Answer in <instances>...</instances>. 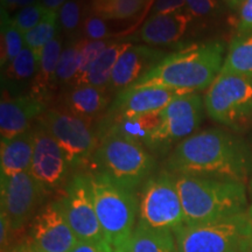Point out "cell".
I'll use <instances>...</instances> for the list:
<instances>
[{
    "mask_svg": "<svg viewBox=\"0 0 252 252\" xmlns=\"http://www.w3.org/2000/svg\"><path fill=\"white\" fill-rule=\"evenodd\" d=\"M163 168L174 175L209 176L244 184L252 173V151L237 135L212 128L176 145Z\"/></svg>",
    "mask_w": 252,
    "mask_h": 252,
    "instance_id": "obj_1",
    "label": "cell"
},
{
    "mask_svg": "<svg viewBox=\"0 0 252 252\" xmlns=\"http://www.w3.org/2000/svg\"><path fill=\"white\" fill-rule=\"evenodd\" d=\"M224 43L220 41L195 43L166 55L133 86L161 87L196 93L209 88L223 65Z\"/></svg>",
    "mask_w": 252,
    "mask_h": 252,
    "instance_id": "obj_2",
    "label": "cell"
},
{
    "mask_svg": "<svg viewBox=\"0 0 252 252\" xmlns=\"http://www.w3.org/2000/svg\"><path fill=\"white\" fill-rule=\"evenodd\" d=\"M174 179L186 225L217 222L247 213L243 182L185 174L174 175Z\"/></svg>",
    "mask_w": 252,
    "mask_h": 252,
    "instance_id": "obj_3",
    "label": "cell"
},
{
    "mask_svg": "<svg viewBox=\"0 0 252 252\" xmlns=\"http://www.w3.org/2000/svg\"><path fill=\"white\" fill-rule=\"evenodd\" d=\"M156 159L144 145L109 133L99 139L88 174L106 176L116 185L135 191L153 174Z\"/></svg>",
    "mask_w": 252,
    "mask_h": 252,
    "instance_id": "obj_4",
    "label": "cell"
},
{
    "mask_svg": "<svg viewBox=\"0 0 252 252\" xmlns=\"http://www.w3.org/2000/svg\"><path fill=\"white\" fill-rule=\"evenodd\" d=\"M94 203L104 238L112 252H127L135 230L139 200L134 191L116 185L106 176L89 174Z\"/></svg>",
    "mask_w": 252,
    "mask_h": 252,
    "instance_id": "obj_5",
    "label": "cell"
},
{
    "mask_svg": "<svg viewBox=\"0 0 252 252\" xmlns=\"http://www.w3.org/2000/svg\"><path fill=\"white\" fill-rule=\"evenodd\" d=\"M178 252H248L252 220L248 212L217 222L184 224L174 232Z\"/></svg>",
    "mask_w": 252,
    "mask_h": 252,
    "instance_id": "obj_6",
    "label": "cell"
},
{
    "mask_svg": "<svg viewBox=\"0 0 252 252\" xmlns=\"http://www.w3.org/2000/svg\"><path fill=\"white\" fill-rule=\"evenodd\" d=\"M37 123L60 145L71 172L87 173L99 145L94 127L62 108L47 109Z\"/></svg>",
    "mask_w": 252,
    "mask_h": 252,
    "instance_id": "obj_7",
    "label": "cell"
},
{
    "mask_svg": "<svg viewBox=\"0 0 252 252\" xmlns=\"http://www.w3.org/2000/svg\"><path fill=\"white\" fill-rule=\"evenodd\" d=\"M208 116L219 124L242 131L252 124V78L220 72L204 96Z\"/></svg>",
    "mask_w": 252,
    "mask_h": 252,
    "instance_id": "obj_8",
    "label": "cell"
},
{
    "mask_svg": "<svg viewBox=\"0 0 252 252\" xmlns=\"http://www.w3.org/2000/svg\"><path fill=\"white\" fill-rule=\"evenodd\" d=\"M138 222L156 230L175 232L185 224L174 175L167 169L152 174L141 186Z\"/></svg>",
    "mask_w": 252,
    "mask_h": 252,
    "instance_id": "obj_9",
    "label": "cell"
},
{
    "mask_svg": "<svg viewBox=\"0 0 252 252\" xmlns=\"http://www.w3.org/2000/svg\"><path fill=\"white\" fill-rule=\"evenodd\" d=\"M204 99L197 93L176 97L161 111V122L147 139L145 147L152 154L165 156L174 145L187 139L203 118Z\"/></svg>",
    "mask_w": 252,
    "mask_h": 252,
    "instance_id": "obj_10",
    "label": "cell"
},
{
    "mask_svg": "<svg viewBox=\"0 0 252 252\" xmlns=\"http://www.w3.org/2000/svg\"><path fill=\"white\" fill-rule=\"evenodd\" d=\"M60 200L78 241L108 244L94 209L91 178L88 173L78 172L72 174L62 190Z\"/></svg>",
    "mask_w": 252,
    "mask_h": 252,
    "instance_id": "obj_11",
    "label": "cell"
},
{
    "mask_svg": "<svg viewBox=\"0 0 252 252\" xmlns=\"http://www.w3.org/2000/svg\"><path fill=\"white\" fill-rule=\"evenodd\" d=\"M77 242L60 198L41 207L28 224L26 243L42 252H70Z\"/></svg>",
    "mask_w": 252,
    "mask_h": 252,
    "instance_id": "obj_12",
    "label": "cell"
},
{
    "mask_svg": "<svg viewBox=\"0 0 252 252\" xmlns=\"http://www.w3.org/2000/svg\"><path fill=\"white\" fill-rule=\"evenodd\" d=\"M188 93L161 87H130L117 94L103 117L97 122L98 132L122 119L138 117L151 112H159L176 97Z\"/></svg>",
    "mask_w": 252,
    "mask_h": 252,
    "instance_id": "obj_13",
    "label": "cell"
},
{
    "mask_svg": "<svg viewBox=\"0 0 252 252\" xmlns=\"http://www.w3.org/2000/svg\"><path fill=\"white\" fill-rule=\"evenodd\" d=\"M46 190L30 171L9 179H1V210L11 222L12 232H20L40 209Z\"/></svg>",
    "mask_w": 252,
    "mask_h": 252,
    "instance_id": "obj_14",
    "label": "cell"
},
{
    "mask_svg": "<svg viewBox=\"0 0 252 252\" xmlns=\"http://www.w3.org/2000/svg\"><path fill=\"white\" fill-rule=\"evenodd\" d=\"M34 131V151L30 172L47 194L63 190L70 176V166L54 138L36 123Z\"/></svg>",
    "mask_w": 252,
    "mask_h": 252,
    "instance_id": "obj_15",
    "label": "cell"
},
{
    "mask_svg": "<svg viewBox=\"0 0 252 252\" xmlns=\"http://www.w3.org/2000/svg\"><path fill=\"white\" fill-rule=\"evenodd\" d=\"M6 94V93H2ZM47 105L30 94L2 96L0 102V133L1 140H8L32 128L34 119L45 113Z\"/></svg>",
    "mask_w": 252,
    "mask_h": 252,
    "instance_id": "obj_16",
    "label": "cell"
},
{
    "mask_svg": "<svg viewBox=\"0 0 252 252\" xmlns=\"http://www.w3.org/2000/svg\"><path fill=\"white\" fill-rule=\"evenodd\" d=\"M165 52L143 45H132L118 60L108 91H121L133 86L165 58Z\"/></svg>",
    "mask_w": 252,
    "mask_h": 252,
    "instance_id": "obj_17",
    "label": "cell"
},
{
    "mask_svg": "<svg viewBox=\"0 0 252 252\" xmlns=\"http://www.w3.org/2000/svg\"><path fill=\"white\" fill-rule=\"evenodd\" d=\"M61 105L65 111L91 124L102 118L110 106L108 90L91 86L68 87L62 94Z\"/></svg>",
    "mask_w": 252,
    "mask_h": 252,
    "instance_id": "obj_18",
    "label": "cell"
},
{
    "mask_svg": "<svg viewBox=\"0 0 252 252\" xmlns=\"http://www.w3.org/2000/svg\"><path fill=\"white\" fill-rule=\"evenodd\" d=\"M190 13L182 11L152 15L139 31V39L147 45L166 46L180 41L191 23Z\"/></svg>",
    "mask_w": 252,
    "mask_h": 252,
    "instance_id": "obj_19",
    "label": "cell"
},
{
    "mask_svg": "<svg viewBox=\"0 0 252 252\" xmlns=\"http://www.w3.org/2000/svg\"><path fill=\"white\" fill-rule=\"evenodd\" d=\"M62 50L63 43L61 37L56 36L42 50L39 60V69L31 83L28 94L46 105H48L54 98L55 91L59 87L56 71Z\"/></svg>",
    "mask_w": 252,
    "mask_h": 252,
    "instance_id": "obj_20",
    "label": "cell"
},
{
    "mask_svg": "<svg viewBox=\"0 0 252 252\" xmlns=\"http://www.w3.org/2000/svg\"><path fill=\"white\" fill-rule=\"evenodd\" d=\"M33 151V127L12 139L1 140V147H0L1 179H9L23 172L30 171Z\"/></svg>",
    "mask_w": 252,
    "mask_h": 252,
    "instance_id": "obj_21",
    "label": "cell"
},
{
    "mask_svg": "<svg viewBox=\"0 0 252 252\" xmlns=\"http://www.w3.org/2000/svg\"><path fill=\"white\" fill-rule=\"evenodd\" d=\"M132 46L128 41H122V42H112L103 50L102 54L94 61L93 67L87 72V75L78 82L76 86H91L106 89L111 80L112 71L117 64L121 56ZM74 86V87H76Z\"/></svg>",
    "mask_w": 252,
    "mask_h": 252,
    "instance_id": "obj_22",
    "label": "cell"
},
{
    "mask_svg": "<svg viewBox=\"0 0 252 252\" xmlns=\"http://www.w3.org/2000/svg\"><path fill=\"white\" fill-rule=\"evenodd\" d=\"M160 122H161V111L151 112L138 116V117L122 119L104 130L98 131L97 135H98V139H100L103 135L109 133L119 134L145 146L151 133L159 126Z\"/></svg>",
    "mask_w": 252,
    "mask_h": 252,
    "instance_id": "obj_23",
    "label": "cell"
},
{
    "mask_svg": "<svg viewBox=\"0 0 252 252\" xmlns=\"http://www.w3.org/2000/svg\"><path fill=\"white\" fill-rule=\"evenodd\" d=\"M127 252H178L174 232L156 230L138 222Z\"/></svg>",
    "mask_w": 252,
    "mask_h": 252,
    "instance_id": "obj_24",
    "label": "cell"
},
{
    "mask_svg": "<svg viewBox=\"0 0 252 252\" xmlns=\"http://www.w3.org/2000/svg\"><path fill=\"white\" fill-rule=\"evenodd\" d=\"M220 72L252 78V32L237 34L232 39Z\"/></svg>",
    "mask_w": 252,
    "mask_h": 252,
    "instance_id": "obj_25",
    "label": "cell"
},
{
    "mask_svg": "<svg viewBox=\"0 0 252 252\" xmlns=\"http://www.w3.org/2000/svg\"><path fill=\"white\" fill-rule=\"evenodd\" d=\"M39 69V60L36 55L26 46L19 53L13 61L2 69V76L5 75L6 86H11L12 89L23 87L28 82L33 81Z\"/></svg>",
    "mask_w": 252,
    "mask_h": 252,
    "instance_id": "obj_26",
    "label": "cell"
},
{
    "mask_svg": "<svg viewBox=\"0 0 252 252\" xmlns=\"http://www.w3.org/2000/svg\"><path fill=\"white\" fill-rule=\"evenodd\" d=\"M147 0H91V13L105 20H127L143 11Z\"/></svg>",
    "mask_w": 252,
    "mask_h": 252,
    "instance_id": "obj_27",
    "label": "cell"
},
{
    "mask_svg": "<svg viewBox=\"0 0 252 252\" xmlns=\"http://www.w3.org/2000/svg\"><path fill=\"white\" fill-rule=\"evenodd\" d=\"M83 43L84 37L82 36L70 37V40L65 43L60 56L58 71H56L59 87H69L76 77L80 68L81 50Z\"/></svg>",
    "mask_w": 252,
    "mask_h": 252,
    "instance_id": "obj_28",
    "label": "cell"
},
{
    "mask_svg": "<svg viewBox=\"0 0 252 252\" xmlns=\"http://www.w3.org/2000/svg\"><path fill=\"white\" fill-rule=\"evenodd\" d=\"M58 20L59 12L47 11L46 15L40 21L39 25L24 35L25 43L36 55L37 60H40V56L42 54V50L45 49V47L58 36Z\"/></svg>",
    "mask_w": 252,
    "mask_h": 252,
    "instance_id": "obj_29",
    "label": "cell"
},
{
    "mask_svg": "<svg viewBox=\"0 0 252 252\" xmlns=\"http://www.w3.org/2000/svg\"><path fill=\"white\" fill-rule=\"evenodd\" d=\"M25 47L24 34L18 30L7 12L1 9V69L13 61Z\"/></svg>",
    "mask_w": 252,
    "mask_h": 252,
    "instance_id": "obj_30",
    "label": "cell"
},
{
    "mask_svg": "<svg viewBox=\"0 0 252 252\" xmlns=\"http://www.w3.org/2000/svg\"><path fill=\"white\" fill-rule=\"evenodd\" d=\"M82 15H83V1L68 0L59 11L60 28L63 33L71 35V37L76 36L77 31L81 28Z\"/></svg>",
    "mask_w": 252,
    "mask_h": 252,
    "instance_id": "obj_31",
    "label": "cell"
},
{
    "mask_svg": "<svg viewBox=\"0 0 252 252\" xmlns=\"http://www.w3.org/2000/svg\"><path fill=\"white\" fill-rule=\"evenodd\" d=\"M110 45L108 40L100 41H90L84 39V43L82 46L81 50V60H80V68H78L77 75L75 80L69 87H74L80 82L82 78L87 75V72L90 70L93 64L98 59V56L102 54V52Z\"/></svg>",
    "mask_w": 252,
    "mask_h": 252,
    "instance_id": "obj_32",
    "label": "cell"
},
{
    "mask_svg": "<svg viewBox=\"0 0 252 252\" xmlns=\"http://www.w3.org/2000/svg\"><path fill=\"white\" fill-rule=\"evenodd\" d=\"M109 20L98 17V15L91 13L84 18L82 24V37L90 41L106 40L113 35L108 24Z\"/></svg>",
    "mask_w": 252,
    "mask_h": 252,
    "instance_id": "obj_33",
    "label": "cell"
},
{
    "mask_svg": "<svg viewBox=\"0 0 252 252\" xmlns=\"http://www.w3.org/2000/svg\"><path fill=\"white\" fill-rule=\"evenodd\" d=\"M46 13L47 9L43 8L39 2H36V4L27 6V7L18 11L17 14L12 18V20H13L18 30L25 35L27 32L33 30L34 27L39 25Z\"/></svg>",
    "mask_w": 252,
    "mask_h": 252,
    "instance_id": "obj_34",
    "label": "cell"
},
{
    "mask_svg": "<svg viewBox=\"0 0 252 252\" xmlns=\"http://www.w3.org/2000/svg\"><path fill=\"white\" fill-rule=\"evenodd\" d=\"M186 6L194 17H204L216 8V0H186Z\"/></svg>",
    "mask_w": 252,
    "mask_h": 252,
    "instance_id": "obj_35",
    "label": "cell"
},
{
    "mask_svg": "<svg viewBox=\"0 0 252 252\" xmlns=\"http://www.w3.org/2000/svg\"><path fill=\"white\" fill-rule=\"evenodd\" d=\"M238 34L252 32V0H244L239 6Z\"/></svg>",
    "mask_w": 252,
    "mask_h": 252,
    "instance_id": "obj_36",
    "label": "cell"
},
{
    "mask_svg": "<svg viewBox=\"0 0 252 252\" xmlns=\"http://www.w3.org/2000/svg\"><path fill=\"white\" fill-rule=\"evenodd\" d=\"M185 6L186 0H156L153 6V15L179 12Z\"/></svg>",
    "mask_w": 252,
    "mask_h": 252,
    "instance_id": "obj_37",
    "label": "cell"
},
{
    "mask_svg": "<svg viewBox=\"0 0 252 252\" xmlns=\"http://www.w3.org/2000/svg\"><path fill=\"white\" fill-rule=\"evenodd\" d=\"M70 252H112L108 244H97L91 242L78 241Z\"/></svg>",
    "mask_w": 252,
    "mask_h": 252,
    "instance_id": "obj_38",
    "label": "cell"
},
{
    "mask_svg": "<svg viewBox=\"0 0 252 252\" xmlns=\"http://www.w3.org/2000/svg\"><path fill=\"white\" fill-rule=\"evenodd\" d=\"M36 2H39V0H1V9L8 13L14 9L20 11V9L36 4Z\"/></svg>",
    "mask_w": 252,
    "mask_h": 252,
    "instance_id": "obj_39",
    "label": "cell"
},
{
    "mask_svg": "<svg viewBox=\"0 0 252 252\" xmlns=\"http://www.w3.org/2000/svg\"><path fill=\"white\" fill-rule=\"evenodd\" d=\"M67 1L68 0H39V4L47 11L59 12Z\"/></svg>",
    "mask_w": 252,
    "mask_h": 252,
    "instance_id": "obj_40",
    "label": "cell"
},
{
    "mask_svg": "<svg viewBox=\"0 0 252 252\" xmlns=\"http://www.w3.org/2000/svg\"><path fill=\"white\" fill-rule=\"evenodd\" d=\"M11 252H27V243H25L23 245H20V247L13 249Z\"/></svg>",
    "mask_w": 252,
    "mask_h": 252,
    "instance_id": "obj_41",
    "label": "cell"
},
{
    "mask_svg": "<svg viewBox=\"0 0 252 252\" xmlns=\"http://www.w3.org/2000/svg\"><path fill=\"white\" fill-rule=\"evenodd\" d=\"M226 1H228V4L230 6L235 7V6H241L242 2H243L244 0H226Z\"/></svg>",
    "mask_w": 252,
    "mask_h": 252,
    "instance_id": "obj_42",
    "label": "cell"
},
{
    "mask_svg": "<svg viewBox=\"0 0 252 252\" xmlns=\"http://www.w3.org/2000/svg\"><path fill=\"white\" fill-rule=\"evenodd\" d=\"M250 193L252 195V180L250 181ZM248 214H249V216H250V219L252 220V203H251V206L248 208Z\"/></svg>",
    "mask_w": 252,
    "mask_h": 252,
    "instance_id": "obj_43",
    "label": "cell"
},
{
    "mask_svg": "<svg viewBox=\"0 0 252 252\" xmlns=\"http://www.w3.org/2000/svg\"><path fill=\"white\" fill-rule=\"evenodd\" d=\"M27 252H42V251L37 250V249L33 248V247H31L30 244H27Z\"/></svg>",
    "mask_w": 252,
    "mask_h": 252,
    "instance_id": "obj_44",
    "label": "cell"
},
{
    "mask_svg": "<svg viewBox=\"0 0 252 252\" xmlns=\"http://www.w3.org/2000/svg\"><path fill=\"white\" fill-rule=\"evenodd\" d=\"M250 250L252 251V239H251V248H250Z\"/></svg>",
    "mask_w": 252,
    "mask_h": 252,
    "instance_id": "obj_45",
    "label": "cell"
},
{
    "mask_svg": "<svg viewBox=\"0 0 252 252\" xmlns=\"http://www.w3.org/2000/svg\"><path fill=\"white\" fill-rule=\"evenodd\" d=\"M248 252H252V251H251V250H249V251H248Z\"/></svg>",
    "mask_w": 252,
    "mask_h": 252,
    "instance_id": "obj_46",
    "label": "cell"
}]
</instances>
